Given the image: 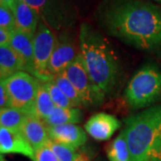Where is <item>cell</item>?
I'll return each instance as SVG.
<instances>
[{
	"instance_id": "cell-1",
	"label": "cell",
	"mask_w": 161,
	"mask_h": 161,
	"mask_svg": "<svg viewBox=\"0 0 161 161\" xmlns=\"http://www.w3.org/2000/svg\"><path fill=\"white\" fill-rule=\"evenodd\" d=\"M99 24L110 36L161 58V6L143 0H104Z\"/></svg>"
},
{
	"instance_id": "cell-2",
	"label": "cell",
	"mask_w": 161,
	"mask_h": 161,
	"mask_svg": "<svg viewBox=\"0 0 161 161\" xmlns=\"http://www.w3.org/2000/svg\"><path fill=\"white\" fill-rule=\"evenodd\" d=\"M79 40L80 54L88 74L106 96H112L122 74L116 52L107 38L87 23L80 25Z\"/></svg>"
},
{
	"instance_id": "cell-3",
	"label": "cell",
	"mask_w": 161,
	"mask_h": 161,
	"mask_svg": "<svg viewBox=\"0 0 161 161\" xmlns=\"http://www.w3.org/2000/svg\"><path fill=\"white\" fill-rule=\"evenodd\" d=\"M132 161H161V103L125 119Z\"/></svg>"
},
{
	"instance_id": "cell-4",
	"label": "cell",
	"mask_w": 161,
	"mask_h": 161,
	"mask_svg": "<svg viewBox=\"0 0 161 161\" xmlns=\"http://www.w3.org/2000/svg\"><path fill=\"white\" fill-rule=\"evenodd\" d=\"M161 98V70L154 64H145L127 84L125 99L132 109L150 108Z\"/></svg>"
},
{
	"instance_id": "cell-5",
	"label": "cell",
	"mask_w": 161,
	"mask_h": 161,
	"mask_svg": "<svg viewBox=\"0 0 161 161\" xmlns=\"http://www.w3.org/2000/svg\"><path fill=\"white\" fill-rule=\"evenodd\" d=\"M1 82L6 87L13 108L34 115L35 102L41 80L27 72L19 71Z\"/></svg>"
},
{
	"instance_id": "cell-6",
	"label": "cell",
	"mask_w": 161,
	"mask_h": 161,
	"mask_svg": "<svg viewBox=\"0 0 161 161\" xmlns=\"http://www.w3.org/2000/svg\"><path fill=\"white\" fill-rule=\"evenodd\" d=\"M64 74L79 93L83 107L98 108L103 103L106 94L89 75L80 54L65 69Z\"/></svg>"
},
{
	"instance_id": "cell-7",
	"label": "cell",
	"mask_w": 161,
	"mask_h": 161,
	"mask_svg": "<svg viewBox=\"0 0 161 161\" xmlns=\"http://www.w3.org/2000/svg\"><path fill=\"white\" fill-rule=\"evenodd\" d=\"M58 43V38L46 23L40 21L33 38L34 48V76L41 81H47L54 77L48 74L47 66Z\"/></svg>"
},
{
	"instance_id": "cell-8",
	"label": "cell",
	"mask_w": 161,
	"mask_h": 161,
	"mask_svg": "<svg viewBox=\"0 0 161 161\" xmlns=\"http://www.w3.org/2000/svg\"><path fill=\"white\" fill-rule=\"evenodd\" d=\"M122 125L115 115L98 113L87 121L84 128L90 136L97 141H108Z\"/></svg>"
},
{
	"instance_id": "cell-9",
	"label": "cell",
	"mask_w": 161,
	"mask_h": 161,
	"mask_svg": "<svg viewBox=\"0 0 161 161\" xmlns=\"http://www.w3.org/2000/svg\"><path fill=\"white\" fill-rule=\"evenodd\" d=\"M0 152L1 154H21L33 161L35 158L34 149L21 131H12L4 127H0Z\"/></svg>"
},
{
	"instance_id": "cell-10",
	"label": "cell",
	"mask_w": 161,
	"mask_h": 161,
	"mask_svg": "<svg viewBox=\"0 0 161 161\" xmlns=\"http://www.w3.org/2000/svg\"><path fill=\"white\" fill-rule=\"evenodd\" d=\"M78 54L76 53L73 42L68 39H58V43L52 53L51 58L47 66L48 74L54 77L61 73L74 62Z\"/></svg>"
},
{
	"instance_id": "cell-11",
	"label": "cell",
	"mask_w": 161,
	"mask_h": 161,
	"mask_svg": "<svg viewBox=\"0 0 161 161\" xmlns=\"http://www.w3.org/2000/svg\"><path fill=\"white\" fill-rule=\"evenodd\" d=\"M47 131L50 140L73 146L76 149L84 145L87 142L85 131L75 124L47 127Z\"/></svg>"
},
{
	"instance_id": "cell-12",
	"label": "cell",
	"mask_w": 161,
	"mask_h": 161,
	"mask_svg": "<svg viewBox=\"0 0 161 161\" xmlns=\"http://www.w3.org/2000/svg\"><path fill=\"white\" fill-rule=\"evenodd\" d=\"M21 132L34 150L46 145L50 140L45 122L35 115H28Z\"/></svg>"
},
{
	"instance_id": "cell-13",
	"label": "cell",
	"mask_w": 161,
	"mask_h": 161,
	"mask_svg": "<svg viewBox=\"0 0 161 161\" xmlns=\"http://www.w3.org/2000/svg\"><path fill=\"white\" fill-rule=\"evenodd\" d=\"M10 46L17 53L23 60L24 64V72L34 75V48L33 38L15 30L12 32Z\"/></svg>"
},
{
	"instance_id": "cell-14",
	"label": "cell",
	"mask_w": 161,
	"mask_h": 161,
	"mask_svg": "<svg viewBox=\"0 0 161 161\" xmlns=\"http://www.w3.org/2000/svg\"><path fill=\"white\" fill-rule=\"evenodd\" d=\"M14 13L15 16L16 30L34 38L40 23L39 20L40 17L38 12L26 3L17 0L14 8Z\"/></svg>"
},
{
	"instance_id": "cell-15",
	"label": "cell",
	"mask_w": 161,
	"mask_h": 161,
	"mask_svg": "<svg viewBox=\"0 0 161 161\" xmlns=\"http://www.w3.org/2000/svg\"><path fill=\"white\" fill-rule=\"evenodd\" d=\"M38 12L41 21L52 27L59 29L63 24L61 6L58 0H21Z\"/></svg>"
},
{
	"instance_id": "cell-16",
	"label": "cell",
	"mask_w": 161,
	"mask_h": 161,
	"mask_svg": "<svg viewBox=\"0 0 161 161\" xmlns=\"http://www.w3.org/2000/svg\"><path fill=\"white\" fill-rule=\"evenodd\" d=\"M19 71H24L23 60L10 45L0 47V78L6 80Z\"/></svg>"
},
{
	"instance_id": "cell-17",
	"label": "cell",
	"mask_w": 161,
	"mask_h": 161,
	"mask_svg": "<svg viewBox=\"0 0 161 161\" xmlns=\"http://www.w3.org/2000/svg\"><path fill=\"white\" fill-rule=\"evenodd\" d=\"M83 119V112L79 108H58L55 107L49 116L45 120L47 127L67 124H79Z\"/></svg>"
},
{
	"instance_id": "cell-18",
	"label": "cell",
	"mask_w": 161,
	"mask_h": 161,
	"mask_svg": "<svg viewBox=\"0 0 161 161\" xmlns=\"http://www.w3.org/2000/svg\"><path fill=\"white\" fill-rule=\"evenodd\" d=\"M106 151L109 161H132L129 147L123 131L108 145Z\"/></svg>"
},
{
	"instance_id": "cell-19",
	"label": "cell",
	"mask_w": 161,
	"mask_h": 161,
	"mask_svg": "<svg viewBox=\"0 0 161 161\" xmlns=\"http://www.w3.org/2000/svg\"><path fill=\"white\" fill-rule=\"evenodd\" d=\"M29 114L16 109L5 108L0 110V127H4L12 131H21L26 117Z\"/></svg>"
},
{
	"instance_id": "cell-20",
	"label": "cell",
	"mask_w": 161,
	"mask_h": 161,
	"mask_svg": "<svg viewBox=\"0 0 161 161\" xmlns=\"http://www.w3.org/2000/svg\"><path fill=\"white\" fill-rule=\"evenodd\" d=\"M55 107L56 106L52 100L51 96L47 87L45 86L44 82L41 81L35 102L34 115L40 119L45 120L53 112Z\"/></svg>"
},
{
	"instance_id": "cell-21",
	"label": "cell",
	"mask_w": 161,
	"mask_h": 161,
	"mask_svg": "<svg viewBox=\"0 0 161 161\" xmlns=\"http://www.w3.org/2000/svg\"><path fill=\"white\" fill-rule=\"evenodd\" d=\"M52 80L66 95V97L69 98L70 101L74 104L75 108H79L82 106V101H81L79 93L76 91L75 86L72 84L69 79L67 78L64 72L58 75H55Z\"/></svg>"
},
{
	"instance_id": "cell-22",
	"label": "cell",
	"mask_w": 161,
	"mask_h": 161,
	"mask_svg": "<svg viewBox=\"0 0 161 161\" xmlns=\"http://www.w3.org/2000/svg\"><path fill=\"white\" fill-rule=\"evenodd\" d=\"M47 144L55 155L58 157L59 161H74L80 153L77 151V149L73 146L60 143L52 140H49Z\"/></svg>"
},
{
	"instance_id": "cell-23",
	"label": "cell",
	"mask_w": 161,
	"mask_h": 161,
	"mask_svg": "<svg viewBox=\"0 0 161 161\" xmlns=\"http://www.w3.org/2000/svg\"><path fill=\"white\" fill-rule=\"evenodd\" d=\"M45 86L51 96L52 100L56 107L58 108H75L74 104L70 101V99L64 93L61 89L53 81V80L43 81Z\"/></svg>"
},
{
	"instance_id": "cell-24",
	"label": "cell",
	"mask_w": 161,
	"mask_h": 161,
	"mask_svg": "<svg viewBox=\"0 0 161 161\" xmlns=\"http://www.w3.org/2000/svg\"><path fill=\"white\" fill-rule=\"evenodd\" d=\"M0 28L13 32L16 30L15 16L14 10L0 3Z\"/></svg>"
},
{
	"instance_id": "cell-25",
	"label": "cell",
	"mask_w": 161,
	"mask_h": 161,
	"mask_svg": "<svg viewBox=\"0 0 161 161\" xmlns=\"http://www.w3.org/2000/svg\"><path fill=\"white\" fill-rule=\"evenodd\" d=\"M34 161H59L58 157L52 151L48 144L40 147V149L35 150Z\"/></svg>"
},
{
	"instance_id": "cell-26",
	"label": "cell",
	"mask_w": 161,
	"mask_h": 161,
	"mask_svg": "<svg viewBox=\"0 0 161 161\" xmlns=\"http://www.w3.org/2000/svg\"><path fill=\"white\" fill-rule=\"evenodd\" d=\"M12 108V107L8 93L4 84L0 82V108L5 109V108Z\"/></svg>"
},
{
	"instance_id": "cell-27",
	"label": "cell",
	"mask_w": 161,
	"mask_h": 161,
	"mask_svg": "<svg viewBox=\"0 0 161 161\" xmlns=\"http://www.w3.org/2000/svg\"><path fill=\"white\" fill-rule=\"evenodd\" d=\"M12 38V32L5 29L0 28V47L10 45Z\"/></svg>"
},
{
	"instance_id": "cell-28",
	"label": "cell",
	"mask_w": 161,
	"mask_h": 161,
	"mask_svg": "<svg viewBox=\"0 0 161 161\" xmlns=\"http://www.w3.org/2000/svg\"><path fill=\"white\" fill-rule=\"evenodd\" d=\"M74 161H92L91 158L84 152H80L78 157Z\"/></svg>"
},
{
	"instance_id": "cell-29",
	"label": "cell",
	"mask_w": 161,
	"mask_h": 161,
	"mask_svg": "<svg viewBox=\"0 0 161 161\" xmlns=\"http://www.w3.org/2000/svg\"><path fill=\"white\" fill-rule=\"evenodd\" d=\"M16 2H17V0H0V3H1V4L6 5V6H7L8 7H10L13 10H14V6H15Z\"/></svg>"
},
{
	"instance_id": "cell-30",
	"label": "cell",
	"mask_w": 161,
	"mask_h": 161,
	"mask_svg": "<svg viewBox=\"0 0 161 161\" xmlns=\"http://www.w3.org/2000/svg\"><path fill=\"white\" fill-rule=\"evenodd\" d=\"M1 161H6V160L4 158H3V157H1Z\"/></svg>"
},
{
	"instance_id": "cell-31",
	"label": "cell",
	"mask_w": 161,
	"mask_h": 161,
	"mask_svg": "<svg viewBox=\"0 0 161 161\" xmlns=\"http://www.w3.org/2000/svg\"><path fill=\"white\" fill-rule=\"evenodd\" d=\"M154 1L158 2V3H160V4H161V0H154Z\"/></svg>"
}]
</instances>
